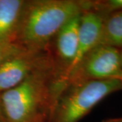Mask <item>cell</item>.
<instances>
[{"instance_id": "1", "label": "cell", "mask_w": 122, "mask_h": 122, "mask_svg": "<svg viewBox=\"0 0 122 122\" xmlns=\"http://www.w3.org/2000/svg\"><path fill=\"white\" fill-rule=\"evenodd\" d=\"M87 8L88 1H25L13 43L25 50H49L61 28Z\"/></svg>"}, {"instance_id": "2", "label": "cell", "mask_w": 122, "mask_h": 122, "mask_svg": "<svg viewBox=\"0 0 122 122\" xmlns=\"http://www.w3.org/2000/svg\"><path fill=\"white\" fill-rule=\"evenodd\" d=\"M58 75L55 67L29 75L18 86L0 93L7 122H48L56 98Z\"/></svg>"}, {"instance_id": "3", "label": "cell", "mask_w": 122, "mask_h": 122, "mask_svg": "<svg viewBox=\"0 0 122 122\" xmlns=\"http://www.w3.org/2000/svg\"><path fill=\"white\" fill-rule=\"evenodd\" d=\"M119 90L122 81L118 79L66 84L54 100L48 122H79L105 97Z\"/></svg>"}, {"instance_id": "4", "label": "cell", "mask_w": 122, "mask_h": 122, "mask_svg": "<svg viewBox=\"0 0 122 122\" xmlns=\"http://www.w3.org/2000/svg\"><path fill=\"white\" fill-rule=\"evenodd\" d=\"M120 50L100 44L79 61L66 76L61 86L92 80L118 79L122 81Z\"/></svg>"}, {"instance_id": "5", "label": "cell", "mask_w": 122, "mask_h": 122, "mask_svg": "<svg viewBox=\"0 0 122 122\" xmlns=\"http://www.w3.org/2000/svg\"><path fill=\"white\" fill-rule=\"evenodd\" d=\"M50 67L56 68L51 48L41 51L20 50L0 66V93L16 86L35 72Z\"/></svg>"}, {"instance_id": "6", "label": "cell", "mask_w": 122, "mask_h": 122, "mask_svg": "<svg viewBox=\"0 0 122 122\" xmlns=\"http://www.w3.org/2000/svg\"><path fill=\"white\" fill-rule=\"evenodd\" d=\"M81 14L66 22L58 32L51 44L50 48L58 75V81L64 77L76 56Z\"/></svg>"}, {"instance_id": "7", "label": "cell", "mask_w": 122, "mask_h": 122, "mask_svg": "<svg viewBox=\"0 0 122 122\" xmlns=\"http://www.w3.org/2000/svg\"><path fill=\"white\" fill-rule=\"evenodd\" d=\"M105 16L102 14L91 10H86L81 14L77 54L69 69L67 70L62 79L58 81L59 84L62 83L68 74L87 53L100 45Z\"/></svg>"}, {"instance_id": "8", "label": "cell", "mask_w": 122, "mask_h": 122, "mask_svg": "<svg viewBox=\"0 0 122 122\" xmlns=\"http://www.w3.org/2000/svg\"><path fill=\"white\" fill-rule=\"evenodd\" d=\"M25 0H0V44L13 43Z\"/></svg>"}, {"instance_id": "9", "label": "cell", "mask_w": 122, "mask_h": 122, "mask_svg": "<svg viewBox=\"0 0 122 122\" xmlns=\"http://www.w3.org/2000/svg\"><path fill=\"white\" fill-rule=\"evenodd\" d=\"M100 44L122 48V10L106 15L103 20Z\"/></svg>"}, {"instance_id": "10", "label": "cell", "mask_w": 122, "mask_h": 122, "mask_svg": "<svg viewBox=\"0 0 122 122\" xmlns=\"http://www.w3.org/2000/svg\"><path fill=\"white\" fill-rule=\"evenodd\" d=\"M106 16L109 14L122 10V0L90 1V8Z\"/></svg>"}, {"instance_id": "11", "label": "cell", "mask_w": 122, "mask_h": 122, "mask_svg": "<svg viewBox=\"0 0 122 122\" xmlns=\"http://www.w3.org/2000/svg\"><path fill=\"white\" fill-rule=\"evenodd\" d=\"M22 49L20 48L14 43L0 44V66L10 57Z\"/></svg>"}, {"instance_id": "12", "label": "cell", "mask_w": 122, "mask_h": 122, "mask_svg": "<svg viewBox=\"0 0 122 122\" xmlns=\"http://www.w3.org/2000/svg\"><path fill=\"white\" fill-rule=\"evenodd\" d=\"M0 122H7L6 119L5 118L4 111L2 108V105H1V98H0Z\"/></svg>"}, {"instance_id": "13", "label": "cell", "mask_w": 122, "mask_h": 122, "mask_svg": "<svg viewBox=\"0 0 122 122\" xmlns=\"http://www.w3.org/2000/svg\"><path fill=\"white\" fill-rule=\"evenodd\" d=\"M117 120V119H109V120H107L104 122H116Z\"/></svg>"}, {"instance_id": "14", "label": "cell", "mask_w": 122, "mask_h": 122, "mask_svg": "<svg viewBox=\"0 0 122 122\" xmlns=\"http://www.w3.org/2000/svg\"><path fill=\"white\" fill-rule=\"evenodd\" d=\"M119 54H120V61H121V65H122V48L120 50Z\"/></svg>"}, {"instance_id": "15", "label": "cell", "mask_w": 122, "mask_h": 122, "mask_svg": "<svg viewBox=\"0 0 122 122\" xmlns=\"http://www.w3.org/2000/svg\"><path fill=\"white\" fill-rule=\"evenodd\" d=\"M116 122H122V118H117V120Z\"/></svg>"}]
</instances>
